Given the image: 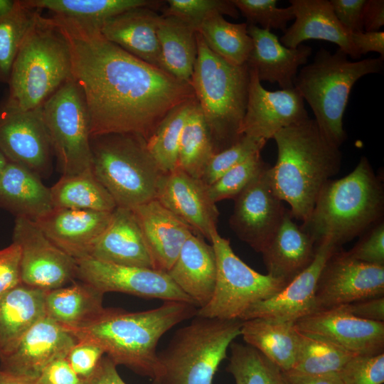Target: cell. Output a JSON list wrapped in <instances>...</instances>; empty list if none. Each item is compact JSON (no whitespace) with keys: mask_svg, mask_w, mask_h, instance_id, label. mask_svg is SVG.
<instances>
[{"mask_svg":"<svg viewBox=\"0 0 384 384\" xmlns=\"http://www.w3.org/2000/svg\"><path fill=\"white\" fill-rule=\"evenodd\" d=\"M342 306L349 313L359 319L384 322V296L369 298Z\"/></svg>","mask_w":384,"mask_h":384,"instance_id":"db71d44e","label":"cell"},{"mask_svg":"<svg viewBox=\"0 0 384 384\" xmlns=\"http://www.w3.org/2000/svg\"><path fill=\"white\" fill-rule=\"evenodd\" d=\"M366 0H331L334 14L350 33L364 31L363 7Z\"/></svg>","mask_w":384,"mask_h":384,"instance_id":"816d5d0a","label":"cell"},{"mask_svg":"<svg viewBox=\"0 0 384 384\" xmlns=\"http://www.w3.org/2000/svg\"><path fill=\"white\" fill-rule=\"evenodd\" d=\"M36 9H47L55 16L88 23L99 28L108 19L124 11L139 8H159L164 3L151 0H26Z\"/></svg>","mask_w":384,"mask_h":384,"instance_id":"e575fe53","label":"cell"},{"mask_svg":"<svg viewBox=\"0 0 384 384\" xmlns=\"http://www.w3.org/2000/svg\"><path fill=\"white\" fill-rule=\"evenodd\" d=\"M117 365L106 355L104 356L94 373L84 384H126L117 370Z\"/></svg>","mask_w":384,"mask_h":384,"instance_id":"9f6ffc18","label":"cell"},{"mask_svg":"<svg viewBox=\"0 0 384 384\" xmlns=\"http://www.w3.org/2000/svg\"><path fill=\"white\" fill-rule=\"evenodd\" d=\"M162 16L176 18L197 31L199 26L215 14L238 18L240 12L232 0H168Z\"/></svg>","mask_w":384,"mask_h":384,"instance_id":"7bdbcfd3","label":"cell"},{"mask_svg":"<svg viewBox=\"0 0 384 384\" xmlns=\"http://www.w3.org/2000/svg\"><path fill=\"white\" fill-rule=\"evenodd\" d=\"M47 292L20 283L0 297V358L46 316Z\"/></svg>","mask_w":384,"mask_h":384,"instance_id":"f546056e","label":"cell"},{"mask_svg":"<svg viewBox=\"0 0 384 384\" xmlns=\"http://www.w3.org/2000/svg\"><path fill=\"white\" fill-rule=\"evenodd\" d=\"M247 33L253 43L246 63L248 68L256 71L261 82L277 83L282 89L294 87L298 69L306 64L311 48L304 44L287 48L270 30L257 26L247 25Z\"/></svg>","mask_w":384,"mask_h":384,"instance_id":"cb8c5ba5","label":"cell"},{"mask_svg":"<svg viewBox=\"0 0 384 384\" xmlns=\"http://www.w3.org/2000/svg\"><path fill=\"white\" fill-rule=\"evenodd\" d=\"M249 73L242 135L267 141L281 129L309 118L304 100L294 87L269 91L262 85L254 69L249 68Z\"/></svg>","mask_w":384,"mask_h":384,"instance_id":"e0dca14e","label":"cell"},{"mask_svg":"<svg viewBox=\"0 0 384 384\" xmlns=\"http://www.w3.org/2000/svg\"><path fill=\"white\" fill-rule=\"evenodd\" d=\"M215 154L216 151L210 133L196 100L183 127L176 168L201 179Z\"/></svg>","mask_w":384,"mask_h":384,"instance_id":"74e56055","label":"cell"},{"mask_svg":"<svg viewBox=\"0 0 384 384\" xmlns=\"http://www.w3.org/2000/svg\"><path fill=\"white\" fill-rule=\"evenodd\" d=\"M239 12L246 18L247 25L261 26V28L279 29L284 32L287 23L294 19L291 6L277 7V0H232Z\"/></svg>","mask_w":384,"mask_h":384,"instance_id":"bcb514c9","label":"cell"},{"mask_svg":"<svg viewBox=\"0 0 384 384\" xmlns=\"http://www.w3.org/2000/svg\"><path fill=\"white\" fill-rule=\"evenodd\" d=\"M16 1L0 0V18L9 14L14 7Z\"/></svg>","mask_w":384,"mask_h":384,"instance_id":"94428289","label":"cell"},{"mask_svg":"<svg viewBox=\"0 0 384 384\" xmlns=\"http://www.w3.org/2000/svg\"><path fill=\"white\" fill-rule=\"evenodd\" d=\"M229 348L226 370L235 384H286L283 371L255 348L234 341Z\"/></svg>","mask_w":384,"mask_h":384,"instance_id":"ab89813d","label":"cell"},{"mask_svg":"<svg viewBox=\"0 0 384 384\" xmlns=\"http://www.w3.org/2000/svg\"><path fill=\"white\" fill-rule=\"evenodd\" d=\"M277 159L270 169L276 195L287 203L294 218L309 217L324 184L341 167L340 149L321 132L309 119L285 127L274 134Z\"/></svg>","mask_w":384,"mask_h":384,"instance_id":"3957f363","label":"cell"},{"mask_svg":"<svg viewBox=\"0 0 384 384\" xmlns=\"http://www.w3.org/2000/svg\"><path fill=\"white\" fill-rule=\"evenodd\" d=\"M365 31H378L384 25V1L366 0L363 12Z\"/></svg>","mask_w":384,"mask_h":384,"instance_id":"6f0895ef","label":"cell"},{"mask_svg":"<svg viewBox=\"0 0 384 384\" xmlns=\"http://www.w3.org/2000/svg\"><path fill=\"white\" fill-rule=\"evenodd\" d=\"M196 97L171 110L146 141V147L159 169L169 173L176 168L179 143Z\"/></svg>","mask_w":384,"mask_h":384,"instance_id":"f35d334b","label":"cell"},{"mask_svg":"<svg viewBox=\"0 0 384 384\" xmlns=\"http://www.w3.org/2000/svg\"><path fill=\"white\" fill-rule=\"evenodd\" d=\"M267 164L263 161L261 152L250 156L208 186L210 199L215 203L225 199H234Z\"/></svg>","mask_w":384,"mask_h":384,"instance_id":"f6af8a7d","label":"cell"},{"mask_svg":"<svg viewBox=\"0 0 384 384\" xmlns=\"http://www.w3.org/2000/svg\"><path fill=\"white\" fill-rule=\"evenodd\" d=\"M338 373L343 384H383L384 353L353 356Z\"/></svg>","mask_w":384,"mask_h":384,"instance_id":"7dc6e473","label":"cell"},{"mask_svg":"<svg viewBox=\"0 0 384 384\" xmlns=\"http://www.w3.org/2000/svg\"><path fill=\"white\" fill-rule=\"evenodd\" d=\"M294 324L300 334L326 341L353 355L384 352V322L356 317L343 306L312 312Z\"/></svg>","mask_w":384,"mask_h":384,"instance_id":"2e32d148","label":"cell"},{"mask_svg":"<svg viewBox=\"0 0 384 384\" xmlns=\"http://www.w3.org/2000/svg\"><path fill=\"white\" fill-rule=\"evenodd\" d=\"M242 324L196 315L158 352L151 384H212L228 348L240 336Z\"/></svg>","mask_w":384,"mask_h":384,"instance_id":"ba28073f","label":"cell"},{"mask_svg":"<svg viewBox=\"0 0 384 384\" xmlns=\"http://www.w3.org/2000/svg\"><path fill=\"white\" fill-rule=\"evenodd\" d=\"M217 263L213 294L196 316L225 320L240 319L254 304L267 299L288 283L252 270L233 252L230 240L217 231L210 235Z\"/></svg>","mask_w":384,"mask_h":384,"instance_id":"30bf717a","label":"cell"},{"mask_svg":"<svg viewBox=\"0 0 384 384\" xmlns=\"http://www.w3.org/2000/svg\"><path fill=\"white\" fill-rule=\"evenodd\" d=\"M348 253L354 259L370 265L384 266V221L375 224L361 235Z\"/></svg>","mask_w":384,"mask_h":384,"instance_id":"c3c4849f","label":"cell"},{"mask_svg":"<svg viewBox=\"0 0 384 384\" xmlns=\"http://www.w3.org/2000/svg\"><path fill=\"white\" fill-rule=\"evenodd\" d=\"M63 176L92 170L90 118L83 95L71 78L41 107Z\"/></svg>","mask_w":384,"mask_h":384,"instance_id":"8fae6325","label":"cell"},{"mask_svg":"<svg viewBox=\"0 0 384 384\" xmlns=\"http://www.w3.org/2000/svg\"><path fill=\"white\" fill-rule=\"evenodd\" d=\"M112 212L54 208L35 223L53 244L76 260L88 256Z\"/></svg>","mask_w":384,"mask_h":384,"instance_id":"603a6c76","label":"cell"},{"mask_svg":"<svg viewBox=\"0 0 384 384\" xmlns=\"http://www.w3.org/2000/svg\"><path fill=\"white\" fill-rule=\"evenodd\" d=\"M294 22L284 32L280 43L295 48L304 41L317 39L336 44L338 48L353 59H358L352 43L351 33L338 21L328 0H290Z\"/></svg>","mask_w":384,"mask_h":384,"instance_id":"d4e9b609","label":"cell"},{"mask_svg":"<svg viewBox=\"0 0 384 384\" xmlns=\"http://www.w3.org/2000/svg\"><path fill=\"white\" fill-rule=\"evenodd\" d=\"M240 336L246 344L259 351L282 371L294 368L300 336L294 323L265 318L247 319L242 321Z\"/></svg>","mask_w":384,"mask_h":384,"instance_id":"1f68e13d","label":"cell"},{"mask_svg":"<svg viewBox=\"0 0 384 384\" xmlns=\"http://www.w3.org/2000/svg\"><path fill=\"white\" fill-rule=\"evenodd\" d=\"M13 242L21 247V283L50 291L75 279V260L53 244L35 221L16 217Z\"/></svg>","mask_w":384,"mask_h":384,"instance_id":"4fadbf2b","label":"cell"},{"mask_svg":"<svg viewBox=\"0 0 384 384\" xmlns=\"http://www.w3.org/2000/svg\"><path fill=\"white\" fill-rule=\"evenodd\" d=\"M49 19L68 42L90 137L132 134L147 141L171 110L195 97L191 83L129 54L98 26L55 15Z\"/></svg>","mask_w":384,"mask_h":384,"instance_id":"6da1fadb","label":"cell"},{"mask_svg":"<svg viewBox=\"0 0 384 384\" xmlns=\"http://www.w3.org/2000/svg\"><path fill=\"white\" fill-rule=\"evenodd\" d=\"M141 229L155 270L167 272L194 230L153 199L131 209Z\"/></svg>","mask_w":384,"mask_h":384,"instance_id":"7402d4cb","label":"cell"},{"mask_svg":"<svg viewBox=\"0 0 384 384\" xmlns=\"http://www.w3.org/2000/svg\"><path fill=\"white\" fill-rule=\"evenodd\" d=\"M38 378L43 384H84L65 358H60L50 363L42 371Z\"/></svg>","mask_w":384,"mask_h":384,"instance_id":"f5cc1de1","label":"cell"},{"mask_svg":"<svg viewBox=\"0 0 384 384\" xmlns=\"http://www.w3.org/2000/svg\"><path fill=\"white\" fill-rule=\"evenodd\" d=\"M198 308L187 302L164 301L159 307L140 311L106 308L91 323L66 329L77 341L100 346L117 366L152 379L158 366L156 347L173 327L196 315Z\"/></svg>","mask_w":384,"mask_h":384,"instance_id":"7a4b0ae2","label":"cell"},{"mask_svg":"<svg viewBox=\"0 0 384 384\" xmlns=\"http://www.w3.org/2000/svg\"><path fill=\"white\" fill-rule=\"evenodd\" d=\"M380 57L351 61L338 48L331 53L321 48L313 61L298 72L294 87L311 107L314 119L324 137L340 148L347 134L343 117L351 90L362 77L382 72Z\"/></svg>","mask_w":384,"mask_h":384,"instance_id":"8992f818","label":"cell"},{"mask_svg":"<svg viewBox=\"0 0 384 384\" xmlns=\"http://www.w3.org/2000/svg\"><path fill=\"white\" fill-rule=\"evenodd\" d=\"M287 209L272 239L261 252L267 274L289 283L314 261L316 245Z\"/></svg>","mask_w":384,"mask_h":384,"instance_id":"4316f807","label":"cell"},{"mask_svg":"<svg viewBox=\"0 0 384 384\" xmlns=\"http://www.w3.org/2000/svg\"><path fill=\"white\" fill-rule=\"evenodd\" d=\"M21 255L20 246L14 242L0 250V297L21 283Z\"/></svg>","mask_w":384,"mask_h":384,"instance_id":"f907efd6","label":"cell"},{"mask_svg":"<svg viewBox=\"0 0 384 384\" xmlns=\"http://www.w3.org/2000/svg\"><path fill=\"white\" fill-rule=\"evenodd\" d=\"M52 150L41 107L28 111L2 109L0 151L9 162L41 176L50 169Z\"/></svg>","mask_w":384,"mask_h":384,"instance_id":"ac0fdd59","label":"cell"},{"mask_svg":"<svg viewBox=\"0 0 384 384\" xmlns=\"http://www.w3.org/2000/svg\"><path fill=\"white\" fill-rule=\"evenodd\" d=\"M68 42L48 18L38 14L13 63L4 109L28 111L43 104L71 78Z\"/></svg>","mask_w":384,"mask_h":384,"instance_id":"5b68a950","label":"cell"},{"mask_svg":"<svg viewBox=\"0 0 384 384\" xmlns=\"http://www.w3.org/2000/svg\"><path fill=\"white\" fill-rule=\"evenodd\" d=\"M112 264L154 269L141 229L131 209L117 207L88 256Z\"/></svg>","mask_w":384,"mask_h":384,"instance_id":"484cf974","label":"cell"},{"mask_svg":"<svg viewBox=\"0 0 384 384\" xmlns=\"http://www.w3.org/2000/svg\"><path fill=\"white\" fill-rule=\"evenodd\" d=\"M92 170L117 207L132 209L155 199L163 173L143 137L107 134L90 137Z\"/></svg>","mask_w":384,"mask_h":384,"instance_id":"9c48e42d","label":"cell"},{"mask_svg":"<svg viewBox=\"0 0 384 384\" xmlns=\"http://www.w3.org/2000/svg\"><path fill=\"white\" fill-rule=\"evenodd\" d=\"M53 208L112 212L117 205L92 170L62 176L50 188Z\"/></svg>","mask_w":384,"mask_h":384,"instance_id":"d590c367","label":"cell"},{"mask_svg":"<svg viewBox=\"0 0 384 384\" xmlns=\"http://www.w3.org/2000/svg\"><path fill=\"white\" fill-rule=\"evenodd\" d=\"M38 14L24 1H16L13 9L0 18V82H8L18 50Z\"/></svg>","mask_w":384,"mask_h":384,"instance_id":"60d3db41","label":"cell"},{"mask_svg":"<svg viewBox=\"0 0 384 384\" xmlns=\"http://www.w3.org/2000/svg\"><path fill=\"white\" fill-rule=\"evenodd\" d=\"M283 373L286 384H343L337 373L311 375L293 370Z\"/></svg>","mask_w":384,"mask_h":384,"instance_id":"680465c9","label":"cell"},{"mask_svg":"<svg viewBox=\"0 0 384 384\" xmlns=\"http://www.w3.org/2000/svg\"><path fill=\"white\" fill-rule=\"evenodd\" d=\"M196 32L208 47L227 63L235 66L246 64L253 48L246 23H230L223 15L215 14L206 19Z\"/></svg>","mask_w":384,"mask_h":384,"instance_id":"8d00e7d4","label":"cell"},{"mask_svg":"<svg viewBox=\"0 0 384 384\" xmlns=\"http://www.w3.org/2000/svg\"><path fill=\"white\" fill-rule=\"evenodd\" d=\"M104 355L102 348L96 343L79 341L71 348L65 358L83 381L94 373Z\"/></svg>","mask_w":384,"mask_h":384,"instance_id":"681fc988","label":"cell"},{"mask_svg":"<svg viewBox=\"0 0 384 384\" xmlns=\"http://www.w3.org/2000/svg\"><path fill=\"white\" fill-rule=\"evenodd\" d=\"M267 140L243 135L228 148L215 154L208 163L201 180L209 186L227 171L261 152Z\"/></svg>","mask_w":384,"mask_h":384,"instance_id":"ee69618b","label":"cell"},{"mask_svg":"<svg viewBox=\"0 0 384 384\" xmlns=\"http://www.w3.org/2000/svg\"><path fill=\"white\" fill-rule=\"evenodd\" d=\"M0 207L33 221L54 208L50 190L40 176L9 161L0 178Z\"/></svg>","mask_w":384,"mask_h":384,"instance_id":"4dcf8cb0","label":"cell"},{"mask_svg":"<svg viewBox=\"0 0 384 384\" xmlns=\"http://www.w3.org/2000/svg\"><path fill=\"white\" fill-rule=\"evenodd\" d=\"M167 274L199 309L210 301L214 292L217 263L213 245L192 234L184 242Z\"/></svg>","mask_w":384,"mask_h":384,"instance_id":"f1b7e54d","label":"cell"},{"mask_svg":"<svg viewBox=\"0 0 384 384\" xmlns=\"http://www.w3.org/2000/svg\"><path fill=\"white\" fill-rule=\"evenodd\" d=\"M75 262V279L90 284L103 294L121 292L145 299L183 302L195 305L167 272L152 268L119 265L89 257L76 259Z\"/></svg>","mask_w":384,"mask_h":384,"instance_id":"7c38bea8","label":"cell"},{"mask_svg":"<svg viewBox=\"0 0 384 384\" xmlns=\"http://www.w3.org/2000/svg\"><path fill=\"white\" fill-rule=\"evenodd\" d=\"M197 58L191 80L216 153L238 142L245 114L249 68L235 66L214 53L196 32Z\"/></svg>","mask_w":384,"mask_h":384,"instance_id":"52a82bcc","label":"cell"},{"mask_svg":"<svg viewBox=\"0 0 384 384\" xmlns=\"http://www.w3.org/2000/svg\"><path fill=\"white\" fill-rule=\"evenodd\" d=\"M351 39L360 56L368 52H376L380 54V58L384 60L383 31H362L351 33Z\"/></svg>","mask_w":384,"mask_h":384,"instance_id":"11a10c76","label":"cell"},{"mask_svg":"<svg viewBox=\"0 0 384 384\" xmlns=\"http://www.w3.org/2000/svg\"><path fill=\"white\" fill-rule=\"evenodd\" d=\"M384 296V266L367 264L338 248L329 257L316 292V311Z\"/></svg>","mask_w":384,"mask_h":384,"instance_id":"5bb4252c","label":"cell"},{"mask_svg":"<svg viewBox=\"0 0 384 384\" xmlns=\"http://www.w3.org/2000/svg\"><path fill=\"white\" fill-rule=\"evenodd\" d=\"M157 36L161 70L190 83L197 58L196 31L176 18L161 15Z\"/></svg>","mask_w":384,"mask_h":384,"instance_id":"836d02e7","label":"cell"},{"mask_svg":"<svg viewBox=\"0 0 384 384\" xmlns=\"http://www.w3.org/2000/svg\"><path fill=\"white\" fill-rule=\"evenodd\" d=\"M103 295L89 284L73 281L68 287L47 292L46 316L65 329L85 326L105 312Z\"/></svg>","mask_w":384,"mask_h":384,"instance_id":"d6a6232c","label":"cell"},{"mask_svg":"<svg viewBox=\"0 0 384 384\" xmlns=\"http://www.w3.org/2000/svg\"><path fill=\"white\" fill-rule=\"evenodd\" d=\"M160 16L150 7L133 9L104 22L100 31L129 54L161 69L157 36Z\"/></svg>","mask_w":384,"mask_h":384,"instance_id":"83f0119b","label":"cell"},{"mask_svg":"<svg viewBox=\"0 0 384 384\" xmlns=\"http://www.w3.org/2000/svg\"><path fill=\"white\" fill-rule=\"evenodd\" d=\"M155 199L194 230L196 234L210 241L217 231L219 211L210 198L208 186L176 168L160 177Z\"/></svg>","mask_w":384,"mask_h":384,"instance_id":"d6986e66","label":"cell"},{"mask_svg":"<svg viewBox=\"0 0 384 384\" xmlns=\"http://www.w3.org/2000/svg\"><path fill=\"white\" fill-rule=\"evenodd\" d=\"M76 338L48 316L37 322L9 353L0 358V369L38 378L53 361L65 358Z\"/></svg>","mask_w":384,"mask_h":384,"instance_id":"44dd1931","label":"cell"},{"mask_svg":"<svg viewBox=\"0 0 384 384\" xmlns=\"http://www.w3.org/2000/svg\"><path fill=\"white\" fill-rule=\"evenodd\" d=\"M271 166L265 169L234 198L231 229L255 251L262 252L279 228L286 208L274 193Z\"/></svg>","mask_w":384,"mask_h":384,"instance_id":"9a60e30c","label":"cell"},{"mask_svg":"<svg viewBox=\"0 0 384 384\" xmlns=\"http://www.w3.org/2000/svg\"><path fill=\"white\" fill-rule=\"evenodd\" d=\"M384 188L366 156L354 169L322 187L309 217L301 227L316 245L341 247L383 220Z\"/></svg>","mask_w":384,"mask_h":384,"instance_id":"277c9868","label":"cell"},{"mask_svg":"<svg viewBox=\"0 0 384 384\" xmlns=\"http://www.w3.org/2000/svg\"><path fill=\"white\" fill-rule=\"evenodd\" d=\"M8 163H9L8 159L6 158L4 154L0 151V178L1 177Z\"/></svg>","mask_w":384,"mask_h":384,"instance_id":"6125c7cd","label":"cell"},{"mask_svg":"<svg viewBox=\"0 0 384 384\" xmlns=\"http://www.w3.org/2000/svg\"><path fill=\"white\" fill-rule=\"evenodd\" d=\"M0 384H43L38 378L11 373L0 369Z\"/></svg>","mask_w":384,"mask_h":384,"instance_id":"91938a15","label":"cell"},{"mask_svg":"<svg viewBox=\"0 0 384 384\" xmlns=\"http://www.w3.org/2000/svg\"><path fill=\"white\" fill-rule=\"evenodd\" d=\"M353 356L330 343L300 334L292 370L311 375L338 373Z\"/></svg>","mask_w":384,"mask_h":384,"instance_id":"b9f144b4","label":"cell"},{"mask_svg":"<svg viewBox=\"0 0 384 384\" xmlns=\"http://www.w3.org/2000/svg\"><path fill=\"white\" fill-rule=\"evenodd\" d=\"M324 242L316 245L313 262L274 296L252 304L240 317L245 321L265 318L294 323L316 311V292L321 270L337 249Z\"/></svg>","mask_w":384,"mask_h":384,"instance_id":"ffe728a7","label":"cell"}]
</instances>
